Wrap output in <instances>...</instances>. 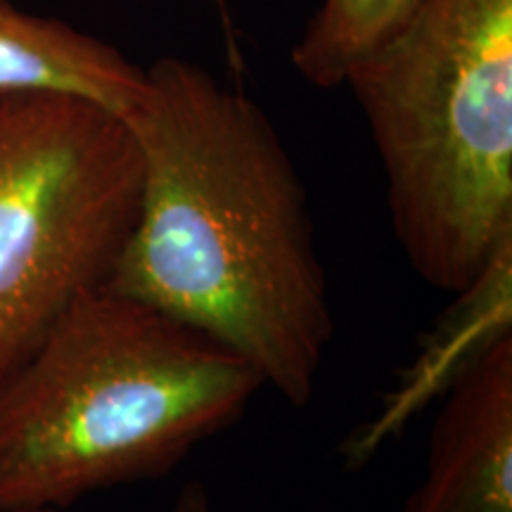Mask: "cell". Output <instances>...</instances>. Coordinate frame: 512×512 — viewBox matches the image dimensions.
Here are the masks:
<instances>
[{"instance_id":"2","label":"cell","mask_w":512,"mask_h":512,"mask_svg":"<svg viewBox=\"0 0 512 512\" xmlns=\"http://www.w3.org/2000/svg\"><path fill=\"white\" fill-rule=\"evenodd\" d=\"M261 389L214 339L93 287L0 382V512L162 477Z\"/></svg>"},{"instance_id":"5","label":"cell","mask_w":512,"mask_h":512,"mask_svg":"<svg viewBox=\"0 0 512 512\" xmlns=\"http://www.w3.org/2000/svg\"><path fill=\"white\" fill-rule=\"evenodd\" d=\"M403 512H512V335L446 392Z\"/></svg>"},{"instance_id":"10","label":"cell","mask_w":512,"mask_h":512,"mask_svg":"<svg viewBox=\"0 0 512 512\" xmlns=\"http://www.w3.org/2000/svg\"><path fill=\"white\" fill-rule=\"evenodd\" d=\"M34 512H62V510H55V508H48V510H34Z\"/></svg>"},{"instance_id":"9","label":"cell","mask_w":512,"mask_h":512,"mask_svg":"<svg viewBox=\"0 0 512 512\" xmlns=\"http://www.w3.org/2000/svg\"><path fill=\"white\" fill-rule=\"evenodd\" d=\"M171 512H216L209 489L202 482H188L178 491Z\"/></svg>"},{"instance_id":"8","label":"cell","mask_w":512,"mask_h":512,"mask_svg":"<svg viewBox=\"0 0 512 512\" xmlns=\"http://www.w3.org/2000/svg\"><path fill=\"white\" fill-rule=\"evenodd\" d=\"M420 0H320L302 38L292 48V64L304 81L339 88L358 60L399 31Z\"/></svg>"},{"instance_id":"7","label":"cell","mask_w":512,"mask_h":512,"mask_svg":"<svg viewBox=\"0 0 512 512\" xmlns=\"http://www.w3.org/2000/svg\"><path fill=\"white\" fill-rule=\"evenodd\" d=\"M456 297V311L444 320L430 347L415 363L403 382L406 387L392 396V406L387 403L377 422L368 425L361 437L349 441L344 448L349 465L366 463V458L380 448L382 439L415 408H420V401L446 394L477 358H482L503 337L512 335V245L503 247Z\"/></svg>"},{"instance_id":"4","label":"cell","mask_w":512,"mask_h":512,"mask_svg":"<svg viewBox=\"0 0 512 512\" xmlns=\"http://www.w3.org/2000/svg\"><path fill=\"white\" fill-rule=\"evenodd\" d=\"M140 176L117 112L69 93H0V382L105 283Z\"/></svg>"},{"instance_id":"1","label":"cell","mask_w":512,"mask_h":512,"mask_svg":"<svg viewBox=\"0 0 512 512\" xmlns=\"http://www.w3.org/2000/svg\"><path fill=\"white\" fill-rule=\"evenodd\" d=\"M124 121L143 176L102 285L214 339L306 406L335 320L306 188L273 121L183 57L145 67Z\"/></svg>"},{"instance_id":"6","label":"cell","mask_w":512,"mask_h":512,"mask_svg":"<svg viewBox=\"0 0 512 512\" xmlns=\"http://www.w3.org/2000/svg\"><path fill=\"white\" fill-rule=\"evenodd\" d=\"M143 79L145 67L102 38L0 0V93H69L124 117Z\"/></svg>"},{"instance_id":"3","label":"cell","mask_w":512,"mask_h":512,"mask_svg":"<svg viewBox=\"0 0 512 512\" xmlns=\"http://www.w3.org/2000/svg\"><path fill=\"white\" fill-rule=\"evenodd\" d=\"M413 271L463 292L512 245V0H420L344 76Z\"/></svg>"}]
</instances>
